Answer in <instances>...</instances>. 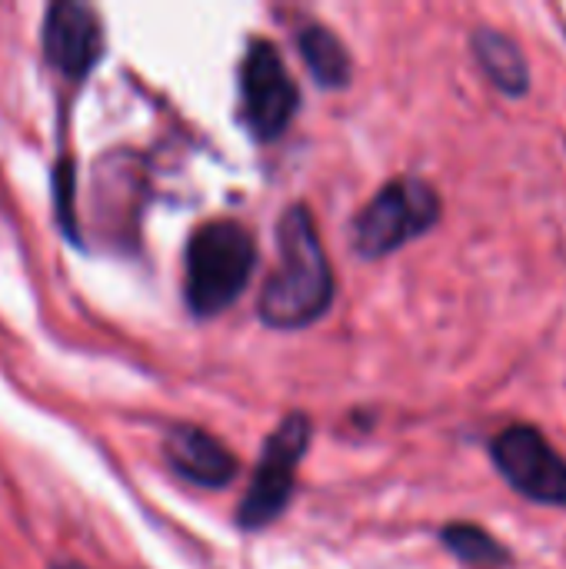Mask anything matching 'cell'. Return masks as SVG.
I'll return each mask as SVG.
<instances>
[{"label": "cell", "instance_id": "obj_4", "mask_svg": "<svg viewBox=\"0 0 566 569\" xmlns=\"http://www.w3.org/2000/svg\"><path fill=\"white\" fill-rule=\"evenodd\" d=\"M310 447V420L307 413H290L280 420V427L264 440L260 460L254 467L250 487L237 510V527L247 533H260L270 523L284 517V510L294 500L297 487V467L304 463V453Z\"/></svg>", "mask_w": 566, "mask_h": 569}, {"label": "cell", "instance_id": "obj_3", "mask_svg": "<svg viewBox=\"0 0 566 569\" xmlns=\"http://www.w3.org/2000/svg\"><path fill=\"white\" fill-rule=\"evenodd\" d=\"M440 217V197L417 177L390 180L350 223L354 250L364 260H380L414 237L427 233Z\"/></svg>", "mask_w": 566, "mask_h": 569}, {"label": "cell", "instance_id": "obj_6", "mask_svg": "<svg viewBox=\"0 0 566 569\" xmlns=\"http://www.w3.org/2000/svg\"><path fill=\"white\" fill-rule=\"evenodd\" d=\"M497 473L524 497L544 507H566V460L537 427H507L490 443Z\"/></svg>", "mask_w": 566, "mask_h": 569}, {"label": "cell", "instance_id": "obj_12", "mask_svg": "<svg viewBox=\"0 0 566 569\" xmlns=\"http://www.w3.org/2000/svg\"><path fill=\"white\" fill-rule=\"evenodd\" d=\"M53 569H90V567H83V563H77V560H63V563H57Z\"/></svg>", "mask_w": 566, "mask_h": 569}, {"label": "cell", "instance_id": "obj_11", "mask_svg": "<svg viewBox=\"0 0 566 569\" xmlns=\"http://www.w3.org/2000/svg\"><path fill=\"white\" fill-rule=\"evenodd\" d=\"M440 540L457 560H464L470 567H507L514 560L510 550L494 533H487L474 523H450V527H444Z\"/></svg>", "mask_w": 566, "mask_h": 569}, {"label": "cell", "instance_id": "obj_8", "mask_svg": "<svg viewBox=\"0 0 566 569\" xmlns=\"http://www.w3.org/2000/svg\"><path fill=\"white\" fill-rule=\"evenodd\" d=\"M163 457L180 480L207 490L227 487L240 470L237 457L200 427H173L163 440Z\"/></svg>", "mask_w": 566, "mask_h": 569}, {"label": "cell", "instance_id": "obj_9", "mask_svg": "<svg viewBox=\"0 0 566 569\" xmlns=\"http://www.w3.org/2000/svg\"><path fill=\"white\" fill-rule=\"evenodd\" d=\"M474 57L480 70L490 77V83L507 97H524L530 90V63L520 50V43L497 30V27H477L470 37Z\"/></svg>", "mask_w": 566, "mask_h": 569}, {"label": "cell", "instance_id": "obj_2", "mask_svg": "<svg viewBox=\"0 0 566 569\" xmlns=\"http://www.w3.org/2000/svg\"><path fill=\"white\" fill-rule=\"evenodd\" d=\"M257 267L254 233L237 220H207L190 233L183 257V297L193 317L210 320L230 310Z\"/></svg>", "mask_w": 566, "mask_h": 569}, {"label": "cell", "instance_id": "obj_5", "mask_svg": "<svg viewBox=\"0 0 566 569\" xmlns=\"http://www.w3.org/2000/svg\"><path fill=\"white\" fill-rule=\"evenodd\" d=\"M300 103V90L280 50L270 40L254 37L240 60V117L257 140H277Z\"/></svg>", "mask_w": 566, "mask_h": 569}, {"label": "cell", "instance_id": "obj_10", "mask_svg": "<svg viewBox=\"0 0 566 569\" xmlns=\"http://www.w3.org/2000/svg\"><path fill=\"white\" fill-rule=\"evenodd\" d=\"M297 47H300V57L310 70V77L327 87V90H344L350 83V73H354V63H350V53L347 47L340 43V37L324 27V23H307L297 30Z\"/></svg>", "mask_w": 566, "mask_h": 569}, {"label": "cell", "instance_id": "obj_1", "mask_svg": "<svg viewBox=\"0 0 566 569\" xmlns=\"http://www.w3.org/2000/svg\"><path fill=\"white\" fill-rule=\"evenodd\" d=\"M334 307V270L317 223L304 203L284 210L277 223V270L267 277L257 317L270 330H304Z\"/></svg>", "mask_w": 566, "mask_h": 569}, {"label": "cell", "instance_id": "obj_7", "mask_svg": "<svg viewBox=\"0 0 566 569\" xmlns=\"http://www.w3.org/2000/svg\"><path fill=\"white\" fill-rule=\"evenodd\" d=\"M43 53L67 80H83L103 57V27L87 3H53L43 17Z\"/></svg>", "mask_w": 566, "mask_h": 569}]
</instances>
